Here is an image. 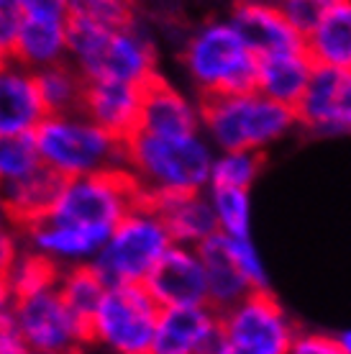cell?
Instances as JSON below:
<instances>
[{
	"label": "cell",
	"mask_w": 351,
	"mask_h": 354,
	"mask_svg": "<svg viewBox=\"0 0 351 354\" xmlns=\"http://www.w3.org/2000/svg\"><path fill=\"white\" fill-rule=\"evenodd\" d=\"M13 290L8 288V283L6 280H0V319L3 316H8L10 310H13Z\"/></svg>",
	"instance_id": "cell-39"
},
{
	"label": "cell",
	"mask_w": 351,
	"mask_h": 354,
	"mask_svg": "<svg viewBox=\"0 0 351 354\" xmlns=\"http://www.w3.org/2000/svg\"><path fill=\"white\" fill-rule=\"evenodd\" d=\"M44 118L34 72L8 59L0 70V136H31Z\"/></svg>",
	"instance_id": "cell-17"
},
{
	"label": "cell",
	"mask_w": 351,
	"mask_h": 354,
	"mask_svg": "<svg viewBox=\"0 0 351 354\" xmlns=\"http://www.w3.org/2000/svg\"><path fill=\"white\" fill-rule=\"evenodd\" d=\"M39 167L34 136H0V187L13 185Z\"/></svg>",
	"instance_id": "cell-31"
},
{
	"label": "cell",
	"mask_w": 351,
	"mask_h": 354,
	"mask_svg": "<svg viewBox=\"0 0 351 354\" xmlns=\"http://www.w3.org/2000/svg\"><path fill=\"white\" fill-rule=\"evenodd\" d=\"M295 129V108L282 106L254 88L200 100V133L216 151L264 154Z\"/></svg>",
	"instance_id": "cell-2"
},
{
	"label": "cell",
	"mask_w": 351,
	"mask_h": 354,
	"mask_svg": "<svg viewBox=\"0 0 351 354\" xmlns=\"http://www.w3.org/2000/svg\"><path fill=\"white\" fill-rule=\"evenodd\" d=\"M220 342V313L205 306L159 308L149 354H211Z\"/></svg>",
	"instance_id": "cell-13"
},
{
	"label": "cell",
	"mask_w": 351,
	"mask_h": 354,
	"mask_svg": "<svg viewBox=\"0 0 351 354\" xmlns=\"http://www.w3.org/2000/svg\"><path fill=\"white\" fill-rule=\"evenodd\" d=\"M136 131L162 136L200 131V100L187 95L167 77L157 75L141 88V113Z\"/></svg>",
	"instance_id": "cell-15"
},
{
	"label": "cell",
	"mask_w": 351,
	"mask_h": 354,
	"mask_svg": "<svg viewBox=\"0 0 351 354\" xmlns=\"http://www.w3.org/2000/svg\"><path fill=\"white\" fill-rule=\"evenodd\" d=\"M21 24H23L21 0H0V54L3 57H10Z\"/></svg>",
	"instance_id": "cell-34"
},
{
	"label": "cell",
	"mask_w": 351,
	"mask_h": 354,
	"mask_svg": "<svg viewBox=\"0 0 351 354\" xmlns=\"http://www.w3.org/2000/svg\"><path fill=\"white\" fill-rule=\"evenodd\" d=\"M139 201L144 198L133 177L126 169H108V172L64 180L46 218L113 231L115 223Z\"/></svg>",
	"instance_id": "cell-8"
},
{
	"label": "cell",
	"mask_w": 351,
	"mask_h": 354,
	"mask_svg": "<svg viewBox=\"0 0 351 354\" xmlns=\"http://www.w3.org/2000/svg\"><path fill=\"white\" fill-rule=\"evenodd\" d=\"M79 113L126 142L139 129L141 88L126 82H85Z\"/></svg>",
	"instance_id": "cell-18"
},
{
	"label": "cell",
	"mask_w": 351,
	"mask_h": 354,
	"mask_svg": "<svg viewBox=\"0 0 351 354\" xmlns=\"http://www.w3.org/2000/svg\"><path fill=\"white\" fill-rule=\"evenodd\" d=\"M169 247L172 239L157 205L139 201L115 223L90 265L106 285H141Z\"/></svg>",
	"instance_id": "cell-6"
},
{
	"label": "cell",
	"mask_w": 351,
	"mask_h": 354,
	"mask_svg": "<svg viewBox=\"0 0 351 354\" xmlns=\"http://www.w3.org/2000/svg\"><path fill=\"white\" fill-rule=\"evenodd\" d=\"M10 316L31 352L90 349L88 326L67 308L57 285L16 298Z\"/></svg>",
	"instance_id": "cell-9"
},
{
	"label": "cell",
	"mask_w": 351,
	"mask_h": 354,
	"mask_svg": "<svg viewBox=\"0 0 351 354\" xmlns=\"http://www.w3.org/2000/svg\"><path fill=\"white\" fill-rule=\"evenodd\" d=\"M41 167L61 180L123 167V142L85 113L46 115L34 133Z\"/></svg>",
	"instance_id": "cell-5"
},
{
	"label": "cell",
	"mask_w": 351,
	"mask_h": 354,
	"mask_svg": "<svg viewBox=\"0 0 351 354\" xmlns=\"http://www.w3.org/2000/svg\"><path fill=\"white\" fill-rule=\"evenodd\" d=\"M0 354H31L10 313L0 319Z\"/></svg>",
	"instance_id": "cell-38"
},
{
	"label": "cell",
	"mask_w": 351,
	"mask_h": 354,
	"mask_svg": "<svg viewBox=\"0 0 351 354\" xmlns=\"http://www.w3.org/2000/svg\"><path fill=\"white\" fill-rule=\"evenodd\" d=\"M6 62H8V57H3V54H0V70L6 67Z\"/></svg>",
	"instance_id": "cell-46"
},
{
	"label": "cell",
	"mask_w": 351,
	"mask_h": 354,
	"mask_svg": "<svg viewBox=\"0 0 351 354\" xmlns=\"http://www.w3.org/2000/svg\"><path fill=\"white\" fill-rule=\"evenodd\" d=\"M70 26L118 28L136 21L131 0H70Z\"/></svg>",
	"instance_id": "cell-29"
},
{
	"label": "cell",
	"mask_w": 351,
	"mask_h": 354,
	"mask_svg": "<svg viewBox=\"0 0 351 354\" xmlns=\"http://www.w3.org/2000/svg\"><path fill=\"white\" fill-rule=\"evenodd\" d=\"M334 337L339 342V346L343 349V354H351V328H343V331H339Z\"/></svg>",
	"instance_id": "cell-41"
},
{
	"label": "cell",
	"mask_w": 351,
	"mask_h": 354,
	"mask_svg": "<svg viewBox=\"0 0 351 354\" xmlns=\"http://www.w3.org/2000/svg\"><path fill=\"white\" fill-rule=\"evenodd\" d=\"M226 18L256 54V59L303 46V36L282 18L272 0H236Z\"/></svg>",
	"instance_id": "cell-16"
},
{
	"label": "cell",
	"mask_w": 351,
	"mask_h": 354,
	"mask_svg": "<svg viewBox=\"0 0 351 354\" xmlns=\"http://www.w3.org/2000/svg\"><path fill=\"white\" fill-rule=\"evenodd\" d=\"M70 57V21L23 16L18 36L10 49V62L36 72L67 62Z\"/></svg>",
	"instance_id": "cell-19"
},
{
	"label": "cell",
	"mask_w": 351,
	"mask_h": 354,
	"mask_svg": "<svg viewBox=\"0 0 351 354\" xmlns=\"http://www.w3.org/2000/svg\"><path fill=\"white\" fill-rule=\"evenodd\" d=\"M287 354H343L334 334L323 331H298Z\"/></svg>",
	"instance_id": "cell-35"
},
{
	"label": "cell",
	"mask_w": 351,
	"mask_h": 354,
	"mask_svg": "<svg viewBox=\"0 0 351 354\" xmlns=\"http://www.w3.org/2000/svg\"><path fill=\"white\" fill-rule=\"evenodd\" d=\"M108 285L103 277L95 272L93 265H75L64 267L57 280V290H59L61 301L67 303V308L77 316L85 326L90 324V316L95 313L97 303L103 298Z\"/></svg>",
	"instance_id": "cell-26"
},
{
	"label": "cell",
	"mask_w": 351,
	"mask_h": 354,
	"mask_svg": "<svg viewBox=\"0 0 351 354\" xmlns=\"http://www.w3.org/2000/svg\"><path fill=\"white\" fill-rule=\"evenodd\" d=\"M34 77L39 95L44 100L46 115L79 111L85 80H82V75L70 62H59L52 64V67H44V70H36Z\"/></svg>",
	"instance_id": "cell-25"
},
{
	"label": "cell",
	"mask_w": 351,
	"mask_h": 354,
	"mask_svg": "<svg viewBox=\"0 0 351 354\" xmlns=\"http://www.w3.org/2000/svg\"><path fill=\"white\" fill-rule=\"evenodd\" d=\"M8 221V211H6V201H3V187H0V226H6Z\"/></svg>",
	"instance_id": "cell-42"
},
{
	"label": "cell",
	"mask_w": 351,
	"mask_h": 354,
	"mask_svg": "<svg viewBox=\"0 0 351 354\" xmlns=\"http://www.w3.org/2000/svg\"><path fill=\"white\" fill-rule=\"evenodd\" d=\"M180 67L198 100L254 88L256 54L229 18H205L182 36Z\"/></svg>",
	"instance_id": "cell-3"
},
{
	"label": "cell",
	"mask_w": 351,
	"mask_h": 354,
	"mask_svg": "<svg viewBox=\"0 0 351 354\" xmlns=\"http://www.w3.org/2000/svg\"><path fill=\"white\" fill-rule=\"evenodd\" d=\"M223 236V234H220ZM226 249H229L231 259L236 262L241 274L246 277V283L252 285V290H269L272 277H269V267L264 265V257L254 239H234V236H223Z\"/></svg>",
	"instance_id": "cell-32"
},
{
	"label": "cell",
	"mask_w": 351,
	"mask_h": 354,
	"mask_svg": "<svg viewBox=\"0 0 351 354\" xmlns=\"http://www.w3.org/2000/svg\"><path fill=\"white\" fill-rule=\"evenodd\" d=\"M264 167V154L254 151H216L208 187L252 190Z\"/></svg>",
	"instance_id": "cell-28"
},
{
	"label": "cell",
	"mask_w": 351,
	"mask_h": 354,
	"mask_svg": "<svg viewBox=\"0 0 351 354\" xmlns=\"http://www.w3.org/2000/svg\"><path fill=\"white\" fill-rule=\"evenodd\" d=\"M213 216L218 234L234 239L252 236V190H231V187H208Z\"/></svg>",
	"instance_id": "cell-27"
},
{
	"label": "cell",
	"mask_w": 351,
	"mask_h": 354,
	"mask_svg": "<svg viewBox=\"0 0 351 354\" xmlns=\"http://www.w3.org/2000/svg\"><path fill=\"white\" fill-rule=\"evenodd\" d=\"M213 157L216 149L200 131L175 136L133 131L123 142V167L144 201L208 190Z\"/></svg>",
	"instance_id": "cell-1"
},
{
	"label": "cell",
	"mask_w": 351,
	"mask_h": 354,
	"mask_svg": "<svg viewBox=\"0 0 351 354\" xmlns=\"http://www.w3.org/2000/svg\"><path fill=\"white\" fill-rule=\"evenodd\" d=\"M321 8H328V6H336V3H341V0H316Z\"/></svg>",
	"instance_id": "cell-44"
},
{
	"label": "cell",
	"mask_w": 351,
	"mask_h": 354,
	"mask_svg": "<svg viewBox=\"0 0 351 354\" xmlns=\"http://www.w3.org/2000/svg\"><path fill=\"white\" fill-rule=\"evenodd\" d=\"M111 231L88 229L77 223L54 221V218H41L21 229L23 247L46 257L49 262L64 270L75 265H90L103 249Z\"/></svg>",
	"instance_id": "cell-14"
},
{
	"label": "cell",
	"mask_w": 351,
	"mask_h": 354,
	"mask_svg": "<svg viewBox=\"0 0 351 354\" xmlns=\"http://www.w3.org/2000/svg\"><path fill=\"white\" fill-rule=\"evenodd\" d=\"M59 272L61 270L54 262H49L46 257L23 247L16 267L8 274V288L13 290V298H21V295H28V292L44 290V288L57 285Z\"/></svg>",
	"instance_id": "cell-30"
},
{
	"label": "cell",
	"mask_w": 351,
	"mask_h": 354,
	"mask_svg": "<svg viewBox=\"0 0 351 354\" xmlns=\"http://www.w3.org/2000/svg\"><path fill=\"white\" fill-rule=\"evenodd\" d=\"M67 62L85 82H126L144 88L159 75L157 39L141 18L118 28L70 26Z\"/></svg>",
	"instance_id": "cell-4"
},
{
	"label": "cell",
	"mask_w": 351,
	"mask_h": 354,
	"mask_svg": "<svg viewBox=\"0 0 351 354\" xmlns=\"http://www.w3.org/2000/svg\"><path fill=\"white\" fill-rule=\"evenodd\" d=\"M211 354H256V352L244 349V346H238V344H231V342H226V339L220 337V342L216 344V349H213Z\"/></svg>",
	"instance_id": "cell-40"
},
{
	"label": "cell",
	"mask_w": 351,
	"mask_h": 354,
	"mask_svg": "<svg viewBox=\"0 0 351 354\" xmlns=\"http://www.w3.org/2000/svg\"><path fill=\"white\" fill-rule=\"evenodd\" d=\"M61 183H64L61 177H57L46 167H39L23 180L3 187V201H6L10 226H16L21 231L31 223L46 218L54 201H57Z\"/></svg>",
	"instance_id": "cell-23"
},
{
	"label": "cell",
	"mask_w": 351,
	"mask_h": 354,
	"mask_svg": "<svg viewBox=\"0 0 351 354\" xmlns=\"http://www.w3.org/2000/svg\"><path fill=\"white\" fill-rule=\"evenodd\" d=\"M144 3H154V0H131V6H133V10H139Z\"/></svg>",
	"instance_id": "cell-45"
},
{
	"label": "cell",
	"mask_w": 351,
	"mask_h": 354,
	"mask_svg": "<svg viewBox=\"0 0 351 354\" xmlns=\"http://www.w3.org/2000/svg\"><path fill=\"white\" fill-rule=\"evenodd\" d=\"M159 306L144 285H108L88 324V346L111 354H149Z\"/></svg>",
	"instance_id": "cell-7"
},
{
	"label": "cell",
	"mask_w": 351,
	"mask_h": 354,
	"mask_svg": "<svg viewBox=\"0 0 351 354\" xmlns=\"http://www.w3.org/2000/svg\"><path fill=\"white\" fill-rule=\"evenodd\" d=\"M157 205L159 216L169 231L172 244L182 247H200L205 241L218 234L216 216H213L208 193H182L167 195L159 201H149Z\"/></svg>",
	"instance_id": "cell-22"
},
{
	"label": "cell",
	"mask_w": 351,
	"mask_h": 354,
	"mask_svg": "<svg viewBox=\"0 0 351 354\" xmlns=\"http://www.w3.org/2000/svg\"><path fill=\"white\" fill-rule=\"evenodd\" d=\"M144 288L159 308L175 306H205L208 303V285H205V267L198 247H172L162 254L157 265L144 280Z\"/></svg>",
	"instance_id": "cell-12"
},
{
	"label": "cell",
	"mask_w": 351,
	"mask_h": 354,
	"mask_svg": "<svg viewBox=\"0 0 351 354\" xmlns=\"http://www.w3.org/2000/svg\"><path fill=\"white\" fill-rule=\"evenodd\" d=\"M274 8L280 10L282 18L290 24L300 36H305L313 24L318 21L321 16V6H318L316 0H272Z\"/></svg>",
	"instance_id": "cell-33"
},
{
	"label": "cell",
	"mask_w": 351,
	"mask_h": 354,
	"mask_svg": "<svg viewBox=\"0 0 351 354\" xmlns=\"http://www.w3.org/2000/svg\"><path fill=\"white\" fill-rule=\"evenodd\" d=\"M298 129L316 136H351V72L316 67L295 106Z\"/></svg>",
	"instance_id": "cell-11"
},
{
	"label": "cell",
	"mask_w": 351,
	"mask_h": 354,
	"mask_svg": "<svg viewBox=\"0 0 351 354\" xmlns=\"http://www.w3.org/2000/svg\"><path fill=\"white\" fill-rule=\"evenodd\" d=\"M300 328L272 290H254L220 313V337L256 354H287Z\"/></svg>",
	"instance_id": "cell-10"
},
{
	"label": "cell",
	"mask_w": 351,
	"mask_h": 354,
	"mask_svg": "<svg viewBox=\"0 0 351 354\" xmlns=\"http://www.w3.org/2000/svg\"><path fill=\"white\" fill-rule=\"evenodd\" d=\"M21 252H23V236H21V231L16 226H10V223L0 226V280L8 283V274L16 267Z\"/></svg>",
	"instance_id": "cell-36"
},
{
	"label": "cell",
	"mask_w": 351,
	"mask_h": 354,
	"mask_svg": "<svg viewBox=\"0 0 351 354\" xmlns=\"http://www.w3.org/2000/svg\"><path fill=\"white\" fill-rule=\"evenodd\" d=\"M90 352H95V349H90ZM97 354H111V352H97Z\"/></svg>",
	"instance_id": "cell-47"
},
{
	"label": "cell",
	"mask_w": 351,
	"mask_h": 354,
	"mask_svg": "<svg viewBox=\"0 0 351 354\" xmlns=\"http://www.w3.org/2000/svg\"><path fill=\"white\" fill-rule=\"evenodd\" d=\"M202 257V267H205V285H208V306L213 310H229L231 306H236L241 298H246L252 290V285L246 283V277L236 267V262L231 259L226 241L220 234L211 236V239L198 247Z\"/></svg>",
	"instance_id": "cell-24"
},
{
	"label": "cell",
	"mask_w": 351,
	"mask_h": 354,
	"mask_svg": "<svg viewBox=\"0 0 351 354\" xmlns=\"http://www.w3.org/2000/svg\"><path fill=\"white\" fill-rule=\"evenodd\" d=\"M23 16H39V18H59L70 21V0H21Z\"/></svg>",
	"instance_id": "cell-37"
},
{
	"label": "cell",
	"mask_w": 351,
	"mask_h": 354,
	"mask_svg": "<svg viewBox=\"0 0 351 354\" xmlns=\"http://www.w3.org/2000/svg\"><path fill=\"white\" fill-rule=\"evenodd\" d=\"M303 46L316 67L351 72V0L321 10L313 28L303 36Z\"/></svg>",
	"instance_id": "cell-20"
},
{
	"label": "cell",
	"mask_w": 351,
	"mask_h": 354,
	"mask_svg": "<svg viewBox=\"0 0 351 354\" xmlns=\"http://www.w3.org/2000/svg\"><path fill=\"white\" fill-rule=\"evenodd\" d=\"M31 354H90V349H77V352H31Z\"/></svg>",
	"instance_id": "cell-43"
},
{
	"label": "cell",
	"mask_w": 351,
	"mask_h": 354,
	"mask_svg": "<svg viewBox=\"0 0 351 354\" xmlns=\"http://www.w3.org/2000/svg\"><path fill=\"white\" fill-rule=\"evenodd\" d=\"M313 70H316V64L310 62V57L305 54V46L269 54V57L256 59L254 90L282 106L295 108L313 77Z\"/></svg>",
	"instance_id": "cell-21"
}]
</instances>
